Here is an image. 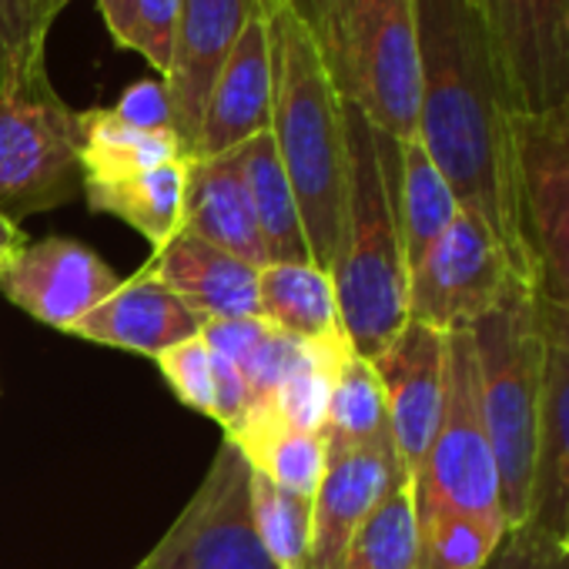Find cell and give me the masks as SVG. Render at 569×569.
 <instances>
[{"label":"cell","instance_id":"39","mask_svg":"<svg viewBox=\"0 0 569 569\" xmlns=\"http://www.w3.org/2000/svg\"><path fill=\"white\" fill-rule=\"evenodd\" d=\"M24 244V231L18 221H11L8 214H0V268H4V261Z\"/></svg>","mask_w":569,"mask_h":569},{"label":"cell","instance_id":"24","mask_svg":"<svg viewBox=\"0 0 569 569\" xmlns=\"http://www.w3.org/2000/svg\"><path fill=\"white\" fill-rule=\"evenodd\" d=\"M81 171L88 181H121L168 161H181L184 148L174 131H138L111 114V108L81 111Z\"/></svg>","mask_w":569,"mask_h":569},{"label":"cell","instance_id":"17","mask_svg":"<svg viewBox=\"0 0 569 569\" xmlns=\"http://www.w3.org/2000/svg\"><path fill=\"white\" fill-rule=\"evenodd\" d=\"M204 326L208 319L178 299L148 264L141 274L121 281L98 309H91L71 336L158 359L181 342L201 339Z\"/></svg>","mask_w":569,"mask_h":569},{"label":"cell","instance_id":"23","mask_svg":"<svg viewBox=\"0 0 569 569\" xmlns=\"http://www.w3.org/2000/svg\"><path fill=\"white\" fill-rule=\"evenodd\" d=\"M184 188L188 158L168 161L161 168L121 178V181H88L84 198L94 211H108L144 234L154 251L181 234L184 224Z\"/></svg>","mask_w":569,"mask_h":569},{"label":"cell","instance_id":"18","mask_svg":"<svg viewBox=\"0 0 569 569\" xmlns=\"http://www.w3.org/2000/svg\"><path fill=\"white\" fill-rule=\"evenodd\" d=\"M154 274L208 322L261 319L258 316V271L254 264L181 231L151 258Z\"/></svg>","mask_w":569,"mask_h":569},{"label":"cell","instance_id":"31","mask_svg":"<svg viewBox=\"0 0 569 569\" xmlns=\"http://www.w3.org/2000/svg\"><path fill=\"white\" fill-rule=\"evenodd\" d=\"M51 24L48 0H0V88L48 71L44 44Z\"/></svg>","mask_w":569,"mask_h":569},{"label":"cell","instance_id":"1","mask_svg":"<svg viewBox=\"0 0 569 569\" xmlns=\"http://www.w3.org/2000/svg\"><path fill=\"white\" fill-rule=\"evenodd\" d=\"M422 98L419 144L449 181L462 211L499 241L509 268L536 289L526 244L509 91L476 0H416Z\"/></svg>","mask_w":569,"mask_h":569},{"label":"cell","instance_id":"6","mask_svg":"<svg viewBox=\"0 0 569 569\" xmlns=\"http://www.w3.org/2000/svg\"><path fill=\"white\" fill-rule=\"evenodd\" d=\"M81 111L48 71L0 88V214L11 221L74 201L84 191Z\"/></svg>","mask_w":569,"mask_h":569},{"label":"cell","instance_id":"7","mask_svg":"<svg viewBox=\"0 0 569 569\" xmlns=\"http://www.w3.org/2000/svg\"><path fill=\"white\" fill-rule=\"evenodd\" d=\"M412 482L419 519L429 512H459L506 536L509 526L502 512L499 469L482 419L479 369L469 329L446 336L442 419Z\"/></svg>","mask_w":569,"mask_h":569},{"label":"cell","instance_id":"11","mask_svg":"<svg viewBox=\"0 0 569 569\" xmlns=\"http://www.w3.org/2000/svg\"><path fill=\"white\" fill-rule=\"evenodd\" d=\"M509 104L526 118H569V0H476Z\"/></svg>","mask_w":569,"mask_h":569},{"label":"cell","instance_id":"16","mask_svg":"<svg viewBox=\"0 0 569 569\" xmlns=\"http://www.w3.org/2000/svg\"><path fill=\"white\" fill-rule=\"evenodd\" d=\"M402 476L392 439L329 456L312 499V549L306 569H346L352 536Z\"/></svg>","mask_w":569,"mask_h":569},{"label":"cell","instance_id":"38","mask_svg":"<svg viewBox=\"0 0 569 569\" xmlns=\"http://www.w3.org/2000/svg\"><path fill=\"white\" fill-rule=\"evenodd\" d=\"M278 4H284V8H292L296 11V18L309 28V31H316L319 28V21L339 4V0H278Z\"/></svg>","mask_w":569,"mask_h":569},{"label":"cell","instance_id":"4","mask_svg":"<svg viewBox=\"0 0 569 569\" xmlns=\"http://www.w3.org/2000/svg\"><path fill=\"white\" fill-rule=\"evenodd\" d=\"M482 419L492 442L506 526H526L539 466L542 392H546V332L539 296L512 284L502 302L472 329Z\"/></svg>","mask_w":569,"mask_h":569},{"label":"cell","instance_id":"2","mask_svg":"<svg viewBox=\"0 0 569 569\" xmlns=\"http://www.w3.org/2000/svg\"><path fill=\"white\" fill-rule=\"evenodd\" d=\"M274 61L271 138L296 191L312 261L332 271L349 221V124L346 104L322 64L312 31L292 8L264 0Z\"/></svg>","mask_w":569,"mask_h":569},{"label":"cell","instance_id":"15","mask_svg":"<svg viewBox=\"0 0 569 569\" xmlns=\"http://www.w3.org/2000/svg\"><path fill=\"white\" fill-rule=\"evenodd\" d=\"M258 8L261 0H181L164 88L171 98V128L184 148V158H191L211 84Z\"/></svg>","mask_w":569,"mask_h":569},{"label":"cell","instance_id":"10","mask_svg":"<svg viewBox=\"0 0 569 569\" xmlns=\"http://www.w3.org/2000/svg\"><path fill=\"white\" fill-rule=\"evenodd\" d=\"M522 284L492 231L459 208L456 221L409 268V319L442 336L472 329Z\"/></svg>","mask_w":569,"mask_h":569},{"label":"cell","instance_id":"35","mask_svg":"<svg viewBox=\"0 0 569 569\" xmlns=\"http://www.w3.org/2000/svg\"><path fill=\"white\" fill-rule=\"evenodd\" d=\"M111 114L138 131H174L171 128V98L161 78L154 81H134L124 88Z\"/></svg>","mask_w":569,"mask_h":569},{"label":"cell","instance_id":"5","mask_svg":"<svg viewBox=\"0 0 569 569\" xmlns=\"http://www.w3.org/2000/svg\"><path fill=\"white\" fill-rule=\"evenodd\" d=\"M312 38L342 104L392 141H412L422 98L416 0H339Z\"/></svg>","mask_w":569,"mask_h":569},{"label":"cell","instance_id":"9","mask_svg":"<svg viewBox=\"0 0 569 569\" xmlns=\"http://www.w3.org/2000/svg\"><path fill=\"white\" fill-rule=\"evenodd\" d=\"M516 174L536 296L569 326V118H512Z\"/></svg>","mask_w":569,"mask_h":569},{"label":"cell","instance_id":"25","mask_svg":"<svg viewBox=\"0 0 569 569\" xmlns=\"http://www.w3.org/2000/svg\"><path fill=\"white\" fill-rule=\"evenodd\" d=\"M396 211L409 268L432 248V241L456 221L459 201L432 164L419 138L399 144V171H396Z\"/></svg>","mask_w":569,"mask_h":569},{"label":"cell","instance_id":"19","mask_svg":"<svg viewBox=\"0 0 569 569\" xmlns=\"http://www.w3.org/2000/svg\"><path fill=\"white\" fill-rule=\"evenodd\" d=\"M181 231L254 268L271 264L258 234V221H254V208H251V194L244 181V164H241V148L218 154V158L188 161Z\"/></svg>","mask_w":569,"mask_h":569},{"label":"cell","instance_id":"8","mask_svg":"<svg viewBox=\"0 0 569 569\" xmlns=\"http://www.w3.org/2000/svg\"><path fill=\"white\" fill-rule=\"evenodd\" d=\"M134 569H281L254 526L251 462L228 436L184 512Z\"/></svg>","mask_w":569,"mask_h":569},{"label":"cell","instance_id":"26","mask_svg":"<svg viewBox=\"0 0 569 569\" xmlns=\"http://www.w3.org/2000/svg\"><path fill=\"white\" fill-rule=\"evenodd\" d=\"M326 452L342 456L362 446H376L392 439L386 392L376 376V366L352 349L336 366V382L329 396V412L322 426Z\"/></svg>","mask_w":569,"mask_h":569},{"label":"cell","instance_id":"40","mask_svg":"<svg viewBox=\"0 0 569 569\" xmlns=\"http://www.w3.org/2000/svg\"><path fill=\"white\" fill-rule=\"evenodd\" d=\"M71 4V0H48V11H51V18L58 21L61 14H64V8Z\"/></svg>","mask_w":569,"mask_h":569},{"label":"cell","instance_id":"3","mask_svg":"<svg viewBox=\"0 0 569 569\" xmlns=\"http://www.w3.org/2000/svg\"><path fill=\"white\" fill-rule=\"evenodd\" d=\"M349 124V221L332 284L339 322L356 356L376 359L409 322V261L396 211L399 141L376 131L346 104Z\"/></svg>","mask_w":569,"mask_h":569},{"label":"cell","instance_id":"14","mask_svg":"<svg viewBox=\"0 0 569 569\" xmlns=\"http://www.w3.org/2000/svg\"><path fill=\"white\" fill-rule=\"evenodd\" d=\"M274 101V61H271V28L264 0L238 34L228 61L221 64L204 118L188 161H204L248 144L254 134L271 131Z\"/></svg>","mask_w":569,"mask_h":569},{"label":"cell","instance_id":"32","mask_svg":"<svg viewBox=\"0 0 569 569\" xmlns=\"http://www.w3.org/2000/svg\"><path fill=\"white\" fill-rule=\"evenodd\" d=\"M181 21V0H134L131 8V24H128V41L124 51L141 54L158 78H168L171 54H174V34Z\"/></svg>","mask_w":569,"mask_h":569},{"label":"cell","instance_id":"29","mask_svg":"<svg viewBox=\"0 0 569 569\" xmlns=\"http://www.w3.org/2000/svg\"><path fill=\"white\" fill-rule=\"evenodd\" d=\"M251 506L268 556L281 569H306L312 549V499L281 489L251 469Z\"/></svg>","mask_w":569,"mask_h":569},{"label":"cell","instance_id":"28","mask_svg":"<svg viewBox=\"0 0 569 569\" xmlns=\"http://www.w3.org/2000/svg\"><path fill=\"white\" fill-rule=\"evenodd\" d=\"M234 446L248 456L251 469H258L274 486L289 489L296 496H306V499H316L319 482L326 476V462H329L326 439L319 432H296V429L274 426Z\"/></svg>","mask_w":569,"mask_h":569},{"label":"cell","instance_id":"12","mask_svg":"<svg viewBox=\"0 0 569 569\" xmlns=\"http://www.w3.org/2000/svg\"><path fill=\"white\" fill-rule=\"evenodd\" d=\"M121 284L98 251L74 238L24 241L0 268V292L31 319L71 332Z\"/></svg>","mask_w":569,"mask_h":569},{"label":"cell","instance_id":"13","mask_svg":"<svg viewBox=\"0 0 569 569\" xmlns=\"http://www.w3.org/2000/svg\"><path fill=\"white\" fill-rule=\"evenodd\" d=\"M386 392L389 432L406 476H419L442 419L446 396V336L406 322V329L372 359Z\"/></svg>","mask_w":569,"mask_h":569},{"label":"cell","instance_id":"41","mask_svg":"<svg viewBox=\"0 0 569 569\" xmlns=\"http://www.w3.org/2000/svg\"><path fill=\"white\" fill-rule=\"evenodd\" d=\"M559 546H562V549H566V552H569V529H566V532H562V536H559Z\"/></svg>","mask_w":569,"mask_h":569},{"label":"cell","instance_id":"22","mask_svg":"<svg viewBox=\"0 0 569 569\" xmlns=\"http://www.w3.org/2000/svg\"><path fill=\"white\" fill-rule=\"evenodd\" d=\"M241 164H244V181H248V194L268 261L309 264L312 251H309L302 211L289 184V174L281 168L271 131H261L248 144H241Z\"/></svg>","mask_w":569,"mask_h":569},{"label":"cell","instance_id":"21","mask_svg":"<svg viewBox=\"0 0 569 569\" xmlns=\"http://www.w3.org/2000/svg\"><path fill=\"white\" fill-rule=\"evenodd\" d=\"M258 316L296 342H349L339 322L332 274L319 264H264L258 271Z\"/></svg>","mask_w":569,"mask_h":569},{"label":"cell","instance_id":"36","mask_svg":"<svg viewBox=\"0 0 569 569\" xmlns=\"http://www.w3.org/2000/svg\"><path fill=\"white\" fill-rule=\"evenodd\" d=\"M211 386H214V412H211V419H218L224 426V436H234L241 429L244 416H248V389H244L241 369L231 359L211 352Z\"/></svg>","mask_w":569,"mask_h":569},{"label":"cell","instance_id":"37","mask_svg":"<svg viewBox=\"0 0 569 569\" xmlns=\"http://www.w3.org/2000/svg\"><path fill=\"white\" fill-rule=\"evenodd\" d=\"M94 4H98V14H101V21H104L108 34L114 38V44H118V48H124L134 0H94Z\"/></svg>","mask_w":569,"mask_h":569},{"label":"cell","instance_id":"20","mask_svg":"<svg viewBox=\"0 0 569 569\" xmlns=\"http://www.w3.org/2000/svg\"><path fill=\"white\" fill-rule=\"evenodd\" d=\"M539 316L546 332V392L529 526L559 539L569 529V326L542 306Z\"/></svg>","mask_w":569,"mask_h":569},{"label":"cell","instance_id":"27","mask_svg":"<svg viewBox=\"0 0 569 569\" xmlns=\"http://www.w3.org/2000/svg\"><path fill=\"white\" fill-rule=\"evenodd\" d=\"M419 556V512L416 482L402 476L352 536L346 569H416Z\"/></svg>","mask_w":569,"mask_h":569},{"label":"cell","instance_id":"30","mask_svg":"<svg viewBox=\"0 0 569 569\" xmlns=\"http://www.w3.org/2000/svg\"><path fill=\"white\" fill-rule=\"evenodd\" d=\"M499 532L459 516L429 512L419 519V556L416 569H482L499 546Z\"/></svg>","mask_w":569,"mask_h":569},{"label":"cell","instance_id":"33","mask_svg":"<svg viewBox=\"0 0 569 569\" xmlns=\"http://www.w3.org/2000/svg\"><path fill=\"white\" fill-rule=\"evenodd\" d=\"M158 369L161 376L168 379V386L174 389V396L201 412V416H211L214 412V386H211V352L204 346V339H191V342H181L168 352H161L158 359Z\"/></svg>","mask_w":569,"mask_h":569},{"label":"cell","instance_id":"34","mask_svg":"<svg viewBox=\"0 0 569 569\" xmlns=\"http://www.w3.org/2000/svg\"><path fill=\"white\" fill-rule=\"evenodd\" d=\"M482 569H569V552L536 526H512Z\"/></svg>","mask_w":569,"mask_h":569}]
</instances>
